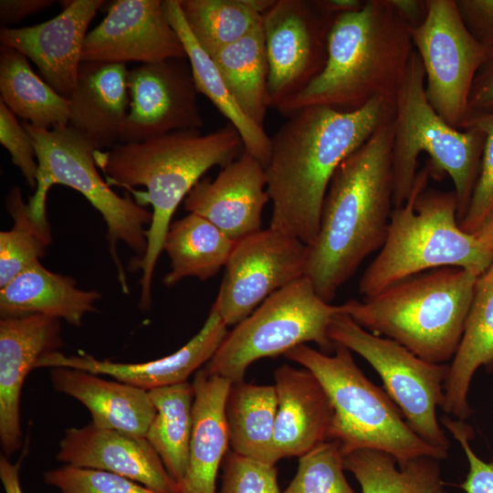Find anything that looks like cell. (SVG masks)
Masks as SVG:
<instances>
[{"label":"cell","instance_id":"cell-1","mask_svg":"<svg viewBox=\"0 0 493 493\" xmlns=\"http://www.w3.org/2000/svg\"><path fill=\"white\" fill-rule=\"evenodd\" d=\"M394 112L395 103L374 99L353 111L316 105L289 114L270 137L265 167L270 227L312 246L336 170Z\"/></svg>","mask_w":493,"mask_h":493},{"label":"cell","instance_id":"cell-2","mask_svg":"<svg viewBox=\"0 0 493 493\" xmlns=\"http://www.w3.org/2000/svg\"><path fill=\"white\" fill-rule=\"evenodd\" d=\"M393 128L394 116L340 164L329 185L304 275L327 302L384 243L393 209Z\"/></svg>","mask_w":493,"mask_h":493},{"label":"cell","instance_id":"cell-3","mask_svg":"<svg viewBox=\"0 0 493 493\" xmlns=\"http://www.w3.org/2000/svg\"><path fill=\"white\" fill-rule=\"evenodd\" d=\"M245 151L243 140L229 122L213 131H178L139 142L117 143L96 151L98 168L110 185L132 191L138 203L152 205V222L147 230V251L132 266L142 270L141 309L152 304L155 266L179 204L212 167H224Z\"/></svg>","mask_w":493,"mask_h":493},{"label":"cell","instance_id":"cell-4","mask_svg":"<svg viewBox=\"0 0 493 493\" xmlns=\"http://www.w3.org/2000/svg\"><path fill=\"white\" fill-rule=\"evenodd\" d=\"M414 50L411 27L388 0H366L335 17L323 69L277 110L284 116L309 106L353 111L374 99L393 103Z\"/></svg>","mask_w":493,"mask_h":493},{"label":"cell","instance_id":"cell-5","mask_svg":"<svg viewBox=\"0 0 493 493\" xmlns=\"http://www.w3.org/2000/svg\"><path fill=\"white\" fill-rule=\"evenodd\" d=\"M478 277L458 267L428 270L348 300L344 313L426 362L446 363L459 346Z\"/></svg>","mask_w":493,"mask_h":493},{"label":"cell","instance_id":"cell-6","mask_svg":"<svg viewBox=\"0 0 493 493\" xmlns=\"http://www.w3.org/2000/svg\"><path fill=\"white\" fill-rule=\"evenodd\" d=\"M430 176L426 164L418 171L404 204L393 209L384 243L360 279L359 291L364 298L444 267L480 276L493 262V253L460 227L455 191L427 189Z\"/></svg>","mask_w":493,"mask_h":493},{"label":"cell","instance_id":"cell-7","mask_svg":"<svg viewBox=\"0 0 493 493\" xmlns=\"http://www.w3.org/2000/svg\"><path fill=\"white\" fill-rule=\"evenodd\" d=\"M284 356L311 372L325 389L334 410L329 440L337 441L344 456L377 450L398 466L420 456H447L410 428L397 404L365 376L348 348L334 343V351L326 354L302 344Z\"/></svg>","mask_w":493,"mask_h":493},{"label":"cell","instance_id":"cell-8","mask_svg":"<svg viewBox=\"0 0 493 493\" xmlns=\"http://www.w3.org/2000/svg\"><path fill=\"white\" fill-rule=\"evenodd\" d=\"M485 135L446 123L425 95V75L414 50L395 102L391 163L393 208L409 197L416 175L418 156L426 152L430 174L446 173L457 199L458 222L464 217L478 177Z\"/></svg>","mask_w":493,"mask_h":493},{"label":"cell","instance_id":"cell-9","mask_svg":"<svg viewBox=\"0 0 493 493\" xmlns=\"http://www.w3.org/2000/svg\"><path fill=\"white\" fill-rule=\"evenodd\" d=\"M29 133L38 163L37 188L29 198L33 217L49 226L47 216V196L54 184H62L80 193L101 215L106 224V239L118 279L124 293H129L126 274L119 257L117 246L125 244L139 260L147 251V226L152 211L140 205L130 194L121 196L99 173L96 150L68 125L40 129L22 121Z\"/></svg>","mask_w":493,"mask_h":493},{"label":"cell","instance_id":"cell-10","mask_svg":"<svg viewBox=\"0 0 493 493\" xmlns=\"http://www.w3.org/2000/svg\"><path fill=\"white\" fill-rule=\"evenodd\" d=\"M341 312H344L343 304L322 299L304 276L270 295L228 331L204 369L236 383L244 380L256 361L285 355L306 342H314L320 351L331 354L334 343L329 328Z\"/></svg>","mask_w":493,"mask_h":493},{"label":"cell","instance_id":"cell-11","mask_svg":"<svg viewBox=\"0 0 493 493\" xmlns=\"http://www.w3.org/2000/svg\"><path fill=\"white\" fill-rule=\"evenodd\" d=\"M329 336L368 362L410 428L447 456L450 442L436 409L444 402L449 364L426 362L398 342L368 331L344 312L333 317Z\"/></svg>","mask_w":493,"mask_h":493},{"label":"cell","instance_id":"cell-12","mask_svg":"<svg viewBox=\"0 0 493 493\" xmlns=\"http://www.w3.org/2000/svg\"><path fill=\"white\" fill-rule=\"evenodd\" d=\"M426 15L411 28L425 75V95L436 113L460 129L468 113L474 79L489 48L467 28L456 0H425Z\"/></svg>","mask_w":493,"mask_h":493},{"label":"cell","instance_id":"cell-13","mask_svg":"<svg viewBox=\"0 0 493 493\" xmlns=\"http://www.w3.org/2000/svg\"><path fill=\"white\" fill-rule=\"evenodd\" d=\"M309 246L268 227L237 241L214 302L224 322L236 325L266 299L305 275Z\"/></svg>","mask_w":493,"mask_h":493},{"label":"cell","instance_id":"cell-14","mask_svg":"<svg viewBox=\"0 0 493 493\" xmlns=\"http://www.w3.org/2000/svg\"><path fill=\"white\" fill-rule=\"evenodd\" d=\"M335 17L314 0H276L263 15L270 108L299 93L323 69Z\"/></svg>","mask_w":493,"mask_h":493},{"label":"cell","instance_id":"cell-15","mask_svg":"<svg viewBox=\"0 0 493 493\" xmlns=\"http://www.w3.org/2000/svg\"><path fill=\"white\" fill-rule=\"evenodd\" d=\"M129 110L121 143L139 142L204 126L187 58L145 63L128 69Z\"/></svg>","mask_w":493,"mask_h":493},{"label":"cell","instance_id":"cell-16","mask_svg":"<svg viewBox=\"0 0 493 493\" xmlns=\"http://www.w3.org/2000/svg\"><path fill=\"white\" fill-rule=\"evenodd\" d=\"M181 38L161 0H117L85 38L82 61L125 64L185 59Z\"/></svg>","mask_w":493,"mask_h":493},{"label":"cell","instance_id":"cell-17","mask_svg":"<svg viewBox=\"0 0 493 493\" xmlns=\"http://www.w3.org/2000/svg\"><path fill=\"white\" fill-rule=\"evenodd\" d=\"M62 11L53 18L24 27H1L0 42L33 61L40 77L68 99L78 79L88 27L103 0L60 1Z\"/></svg>","mask_w":493,"mask_h":493},{"label":"cell","instance_id":"cell-18","mask_svg":"<svg viewBox=\"0 0 493 493\" xmlns=\"http://www.w3.org/2000/svg\"><path fill=\"white\" fill-rule=\"evenodd\" d=\"M269 200L265 167L244 151L214 180L201 179L184 198V206L237 242L262 229V212Z\"/></svg>","mask_w":493,"mask_h":493},{"label":"cell","instance_id":"cell-19","mask_svg":"<svg viewBox=\"0 0 493 493\" xmlns=\"http://www.w3.org/2000/svg\"><path fill=\"white\" fill-rule=\"evenodd\" d=\"M59 320L32 314L0 320V442L5 456L21 446L20 395L29 372L62 347Z\"/></svg>","mask_w":493,"mask_h":493},{"label":"cell","instance_id":"cell-20","mask_svg":"<svg viewBox=\"0 0 493 493\" xmlns=\"http://www.w3.org/2000/svg\"><path fill=\"white\" fill-rule=\"evenodd\" d=\"M227 325L212 305L202 329L175 352L146 362L123 363L99 360L86 353L66 355L59 351L44 354L36 368L69 367L104 374L145 391L187 382L206 364L226 336Z\"/></svg>","mask_w":493,"mask_h":493},{"label":"cell","instance_id":"cell-21","mask_svg":"<svg viewBox=\"0 0 493 493\" xmlns=\"http://www.w3.org/2000/svg\"><path fill=\"white\" fill-rule=\"evenodd\" d=\"M57 458L68 465L115 473L157 493L177 490L176 482L146 438L91 423L65 430Z\"/></svg>","mask_w":493,"mask_h":493},{"label":"cell","instance_id":"cell-22","mask_svg":"<svg viewBox=\"0 0 493 493\" xmlns=\"http://www.w3.org/2000/svg\"><path fill=\"white\" fill-rule=\"evenodd\" d=\"M278 410L274 445L278 459L301 456L329 440L334 414L317 377L306 368L284 364L274 372Z\"/></svg>","mask_w":493,"mask_h":493},{"label":"cell","instance_id":"cell-23","mask_svg":"<svg viewBox=\"0 0 493 493\" xmlns=\"http://www.w3.org/2000/svg\"><path fill=\"white\" fill-rule=\"evenodd\" d=\"M125 64L82 61L68 99V126L96 151L120 142L129 110Z\"/></svg>","mask_w":493,"mask_h":493},{"label":"cell","instance_id":"cell-24","mask_svg":"<svg viewBox=\"0 0 493 493\" xmlns=\"http://www.w3.org/2000/svg\"><path fill=\"white\" fill-rule=\"evenodd\" d=\"M231 383L205 369L195 372L188 464L176 493H216L218 468L229 446L226 402Z\"/></svg>","mask_w":493,"mask_h":493},{"label":"cell","instance_id":"cell-25","mask_svg":"<svg viewBox=\"0 0 493 493\" xmlns=\"http://www.w3.org/2000/svg\"><path fill=\"white\" fill-rule=\"evenodd\" d=\"M54 389L80 402L100 428L144 437L156 410L148 391L69 367L50 371Z\"/></svg>","mask_w":493,"mask_h":493},{"label":"cell","instance_id":"cell-26","mask_svg":"<svg viewBox=\"0 0 493 493\" xmlns=\"http://www.w3.org/2000/svg\"><path fill=\"white\" fill-rule=\"evenodd\" d=\"M449 366L441 408L446 415L465 421L472 414L468 392L473 376L481 366L493 372V262L477 278L464 332Z\"/></svg>","mask_w":493,"mask_h":493},{"label":"cell","instance_id":"cell-27","mask_svg":"<svg viewBox=\"0 0 493 493\" xmlns=\"http://www.w3.org/2000/svg\"><path fill=\"white\" fill-rule=\"evenodd\" d=\"M100 298L98 291L81 289L72 278L52 272L38 262L0 288V315L41 314L80 326L84 317L95 310Z\"/></svg>","mask_w":493,"mask_h":493},{"label":"cell","instance_id":"cell-28","mask_svg":"<svg viewBox=\"0 0 493 493\" xmlns=\"http://www.w3.org/2000/svg\"><path fill=\"white\" fill-rule=\"evenodd\" d=\"M163 8L170 24L183 42L198 93L204 94L229 121L240 134L245 151L266 167L271 152L270 137L235 101L214 60L191 33L183 16L180 1L164 0Z\"/></svg>","mask_w":493,"mask_h":493},{"label":"cell","instance_id":"cell-29","mask_svg":"<svg viewBox=\"0 0 493 493\" xmlns=\"http://www.w3.org/2000/svg\"><path fill=\"white\" fill-rule=\"evenodd\" d=\"M278 396L274 385L232 383L226 402L231 451L265 463L278 461L274 445Z\"/></svg>","mask_w":493,"mask_h":493},{"label":"cell","instance_id":"cell-30","mask_svg":"<svg viewBox=\"0 0 493 493\" xmlns=\"http://www.w3.org/2000/svg\"><path fill=\"white\" fill-rule=\"evenodd\" d=\"M236 242L205 218L189 213L169 226L163 251L170 258V271L163 278L167 287L185 278L206 280L226 267Z\"/></svg>","mask_w":493,"mask_h":493},{"label":"cell","instance_id":"cell-31","mask_svg":"<svg viewBox=\"0 0 493 493\" xmlns=\"http://www.w3.org/2000/svg\"><path fill=\"white\" fill-rule=\"evenodd\" d=\"M0 100L23 121L40 129L68 125L69 101L32 69L16 49L0 47Z\"/></svg>","mask_w":493,"mask_h":493},{"label":"cell","instance_id":"cell-32","mask_svg":"<svg viewBox=\"0 0 493 493\" xmlns=\"http://www.w3.org/2000/svg\"><path fill=\"white\" fill-rule=\"evenodd\" d=\"M211 58L241 110L263 127L267 110L270 108L269 67L263 23Z\"/></svg>","mask_w":493,"mask_h":493},{"label":"cell","instance_id":"cell-33","mask_svg":"<svg viewBox=\"0 0 493 493\" xmlns=\"http://www.w3.org/2000/svg\"><path fill=\"white\" fill-rule=\"evenodd\" d=\"M156 413L145 438L176 484L184 477L193 428V383L184 382L148 391Z\"/></svg>","mask_w":493,"mask_h":493},{"label":"cell","instance_id":"cell-34","mask_svg":"<svg viewBox=\"0 0 493 493\" xmlns=\"http://www.w3.org/2000/svg\"><path fill=\"white\" fill-rule=\"evenodd\" d=\"M344 468L357 479L362 493H447L439 459L432 456L398 466L387 453L361 449L344 456Z\"/></svg>","mask_w":493,"mask_h":493},{"label":"cell","instance_id":"cell-35","mask_svg":"<svg viewBox=\"0 0 493 493\" xmlns=\"http://www.w3.org/2000/svg\"><path fill=\"white\" fill-rule=\"evenodd\" d=\"M184 20L211 57L262 25L276 0H179Z\"/></svg>","mask_w":493,"mask_h":493},{"label":"cell","instance_id":"cell-36","mask_svg":"<svg viewBox=\"0 0 493 493\" xmlns=\"http://www.w3.org/2000/svg\"><path fill=\"white\" fill-rule=\"evenodd\" d=\"M5 208L14 226L0 233V288L40 262L52 241L50 226H42L33 217L18 186L7 194Z\"/></svg>","mask_w":493,"mask_h":493},{"label":"cell","instance_id":"cell-37","mask_svg":"<svg viewBox=\"0 0 493 493\" xmlns=\"http://www.w3.org/2000/svg\"><path fill=\"white\" fill-rule=\"evenodd\" d=\"M295 477L282 493H356L344 476V454L327 440L299 457Z\"/></svg>","mask_w":493,"mask_h":493},{"label":"cell","instance_id":"cell-38","mask_svg":"<svg viewBox=\"0 0 493 493\" xmlns=\"http://www.w3.org/2000/svg\"><path fill=\"white\" fill-rule=\"evenodd\" d=\"M459 130H476L485 135L478 177L459 222L462 230L475 234L493 214V112L468 114Z\"/></svg>","mask_w":493,"mask_h":493},{"label":"cell","instance_id":"cell-39","mask_svg":"<svg viewBox=\"0 0 493 493\" xmlns=\"http://www.w3.org/2000/svg\"><path fill=\"white\" fill-rule=\"evenodd\" d=\"M44 480L59 493H157L112 472L68 464L46 472Z\"/></svg>","mask_w":493,"mask_h":493},{"label":"cell","instance_id":"cell-40","mask_svg":"<svg viewBox=\"0 0 493 493\" xmlns=\"http://www.w3.org/2000/svg\"><path fill=\"white\" fill-rule=\"evenodd\" d=\"M219 493H282L276 465L227 451Z\"/></svg>","mask_w":493,"mask_h":493},{"label":"cell","instance_id":"cell-41","mask_svg":"<svg viewBox=\"0 0 493 493\" xmlns=\"http://www.w3.org/2000/svg\"><path fill=\"white\" fill-rule=\"evenodd\" d=\"M0 143L27 185L37 188L38 163L33 141L17 117L0 100Z\"/></svg>","mask_w":493,"mask_h":493},{"label":"cell","instance_id":"cell-42","mask_svg":"<svg viewBox=\"0 0 493 493\" xmlns=\"http://www.w3.org/2000/svg\"><path fill=\"white\" fill-rule=\"evenodd\" d=\"M441 424L458 442L468 462L467 477L458 487L466 493H493V461L485 462L472 449L469 444L474 437L471 425L449 415L443 416Z\"/></svg>","mask_w":493,"mask_h":493},{"label":"cell","instance_id":"cell-43","mask_svg":"<svg viewBox=\"0 0 493 493\" xmlns=\"http://www.w3.org/2000/svg\"><path fill=\"white\" fill-rule=\"evenodd\" d=\"M459 14L472 36L493 48V0H456Z\"/></svg>","mask_w":493,"mask_h":493},{"label":"cell","instance_id":"cell-44","mask_svg":"<svg viewBox=\"0 0 493 493\" xmlns=\"http://www.w3.org/2000/svg\"><path fill=\"white\" fill-rule=\"evenodd\" d=\"M493 112V48L478 69L468 99V114Z\"/></svg>","mask_w":493,"mask_h":493},{"label":"cell","instance_id":"cell-45","mask_svg":"<svg viewBox=\"0 0 493 493\" xmlns=\"http://www.w3.org/2000/svg\"><path fill=\"white\" fill-rule=\"evenodd\" d=\"M54 4L53 0H1V27H9V25L16 24L28 16L39 13Z\"/></svg>","mask_w":493,"mask_h":493},{"label":"cell","instance_id":"cell-46","mask_svg":"<svg viewBox=\"0 0 493 493\" xmlns=\"http://www.w3.org/2000/svg\"><path fill=\"white\" fill-rule=\"evenodd\" d=\"M411 28L422 24L426 15V2L422 0H388Z\"/></svg>","mask_w":493,"mask_h":493},{"label":"cell","instance_id":"cell-47","mask_svg":"<svg viewBox=\"0 0 493 493\" xmlns=\"http://www.w3.org/2000/svg\"><path fill=\"white\" fill-rule=\"evenodd\" d=\"M0 478L5 493H23L19 481V465L11 463L5 455L0 456Z\"/></svg>","mask_w":493,"mask_h":493},{"label":"cell","instance_id":"cell-48","mask_svg":"<svg viewBox=\"0 0 493 493\" xmlns=\"http://www.w3.org/2000/svg\"><path fill=\"white\" fill-rule=\"evenodd\" d=\"M314 2L322 11L333 16L359 10L364 3L361 0H314Z\"/></svg>","mask_w":493,"mask_h":493},{"label":"cell","instance_id":"cell-49","mask_svg":"<svg viewBox=\"0 0 493 493\" xmlns=\"http://www.w3.org/2000/svg\"><path fill=\"white\" fill-rule=\"evenodd\" d=\"M474 235L493 253V214Z\"/></svg>","mask_w":493,"mask_h":493}]
</instances>
